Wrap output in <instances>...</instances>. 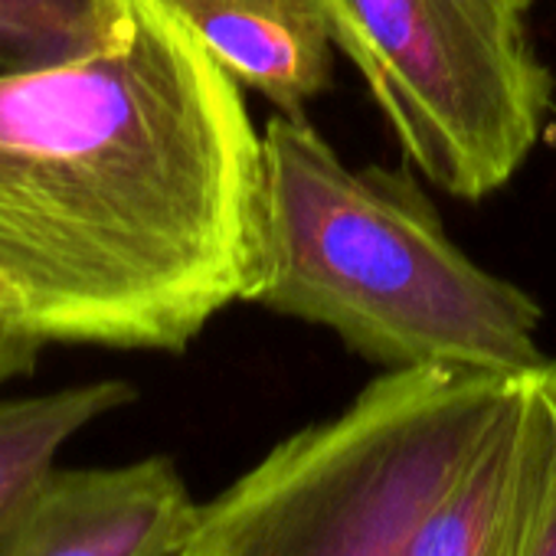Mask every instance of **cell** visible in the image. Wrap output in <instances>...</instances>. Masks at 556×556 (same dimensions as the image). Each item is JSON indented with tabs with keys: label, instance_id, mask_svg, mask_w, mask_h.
Listing matches in <instances>:
<instances>
[{
	"label": "cell",
	"instance_id": "6da1fadb",
	"mask_svg": "<svg viewBox=\"0 0 556 556\" xmlns=\"http://www.w3.org/2000/svg\"><path fill=\"white\" fill-rule=\"evenodd\" d=\"M262 262V135L161 0L96 50L0 73V278L50 344L184 354Z\"/></svg>",
	"mask_w": 556,
	"mask_h": 556
},
{
	"label": "cell",
	"instance_id": "7a4b0ae2",
	"mask_svg": "<svg viewBox=\"0 0 556 556\" xmlns=\"http://www.w3.org/2000/svg\"><path fill=\"white\" fill-rule=\"evenodd\" d=\"M265 154V262L252 305L334 331L383 367L527 374L540 305L471 262L416 184L348 167L302 115H271Z\"/></svg>",
	"mask_w": 556,
	"mask_h": 556
},
{
	"label": "cell",
	"instance_id": "3957f363",
	"mask_svg": "<svg viewBox=\"0 0 556 556\" xmlns=\"http://www.w3.org/2000/svg\"><path fill=\"white\" fill-rule=\"evenodd\" d=\"M517 377L387 370L344 413L292 432L206 501L197 536L216 556H409L422 510Z\"/></svg>",
	"mask_w": 556,
	"mask_h": 556
},
{
	"label": "cell",
	"instance_id": "277c9868",
	"mask_svg": "<svg viewBox=\"0 0 556 556\" xmlns=\"http://www.w3.org/2000/svg\"><path fill=\"white\" fill-rule=\"evenodd\" d=\"M406 157L445 193L507 187L553 112L523 0H312Z\"/></svg>",
	"mask_w": 556,
	"mask_h": 556
},
{
	"label": "cell",
	"instance_id": "5b68a950",
	"mask_svg": "<svg viewBox=\"0 0 556 556\" xmlns=\"http://www.w3.org/2000/svg\"><path fill=\"white\" fill-rule=\"evenodd\" d=\"M203 504L167 455L128 465H53L0 533V556H180Z\"/></svg>",
	"mask_w": 556,
	"mask_h": 556
},
{
	"label": "cell",
	"instance_id": "8992f818",
	"mask_svg": "<svg viewBox=\"0 0 556 556\" xmlns=\"http://www.w3.org/2000/svg\"><path fill=\"white\" fill-rule=\"evenodd\" d=\"M556 458V361L520 374L501 413L422 510L409 556H520Z\"/></svg>",
	"mask_w": 556,
	"mask_h": 556
},
{
	"label": "cell",
	"instance_id": "52a82bcc",
	"mask_svg": "<svg viewBox=\"0 0 556 556\" xmlns=\"http://www.w3.org/2000/svg\"><path fill=\"white\" fill-rule=\"evenodd\" d=\"M242 86L282 115L331 86L334 43L312 0H161Z\"/></svg>",
	"mask_w": 556,
	"mask_h": 556
},
{
	"label": "cell",
	"instance_id": "ba28073f",
	"mask_svg": "<svg viewBox=\"0 0 556 556\" xmlns=\"http://www.w3.org/2000/svg\"><path fill=\"white\" fill-rule=\"evenodd\" d=\"M135 400L138 390L128 380H96L40 396L0 400V533L76 432Z\"/></svg>",
	"mask_w": 556,
	"mask_h": 556
},
{
	"label": "cell",
	"instance_id": "9c48e42d",
	"mask_svg": "<svg viewBox=\"0 0 556 556\" xmlns=\"http://www.w3.org/2000/svg\"><path fill=\"white\" fill-rule=\"evenodd\" d=\"M135 0H0V73L56 63L115 40Z\"/></svg>",
	"mask_w": 556,
	"mask_h": 556
},
{
	"label": "cell",
	"instance_id": "30bf717a",
	"mask_svg": "<svg viewBox=\"0 0 556 556\" xmlns=\"http://www.w3.org/2000/svg\"><path fill=\"white\" fill-rule=\"evenodd\" d=\"M47 348L50 341L40 334L17 292L0 278V390L14 380L34 377Z\"/></svg>",
	"mask_w": 556,
	"mask_h": 556
},
{
	"label": "cell",
	"instance_id": "8fae6325",
	"mask_svg": "<svg viewBox=\"0 0 556 556\" xmlns=\"http://www.w3.org/2000/svg\"><path fill=\"white\" fill-rule=\"evenodd\" d=\"M520 556H556V458H553L546 484L540 491Z\"/></svg>",
	"mask_w": 556,
	"mask_h": 556
},
{
	"label": "cell",
	"instance_id": "7c38bea8",
	"mask_svg": "<svg viewBox=\"0 0 556 556\" xmlns=\"http://www.w3.org/2000/svg\"><path fill=\"white\" fill-rule=\"evenodd\" d=\"M180 556H216V553H213V546H210L203 536H197V540H193V543H190V546H187Z\"/></svg>",
	"mask_w": 556,
	"mask_h": 556
},
{
	"label": "cell",
	"instance_id": "4fadbf2b",
	"mask_svg": "<svg viewBox=\"0 0 556 556\" xmlns=\"http://www.w3.org/2000/svg\"><path fill=\"white\" fill-rule=\"evenodd\" d=\"M523 4H527V8H530V4H533V0H523Z\"/></svg>",
	"mask_w": 556,
	"mask_h": 556
}]
</instances>
